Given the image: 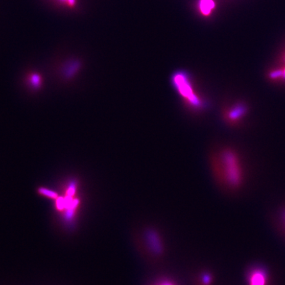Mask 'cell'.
Instances as JSON below:
<instances>
[{
	"instance_id": "6da1fadb",
	"label": "cell",
	"mask_w": 285,
	"mask_h": 285,
	"mask_svg": "<svg viewBox=\"0 0 285 285\" xmlns=\"http://www.w3.org/2000/svg\"><path fill=\"white\" fill-rule=\"evenodd\" d=\"M212 173L218 182L228 188H238L243 181V167L239 154L230 147L217 149L212 153Z\"/></svg>"
},
{
	"instance_id": "7a4b0ae2",
	"label": "cell",
	"mask_w": 285,
	"mask_h": 285,
	"mask_svg": "<svg viewBox=\"0 0 285 285\" xmlns=\"http://www.w3.org/2000/svg\"><path fill=\"white\" fill-rule=\"evenodd\" d=\"M172 85L187 109L200 113L207 109L209 103L201 93L192 75L184 71L176 72L171 78Z\"/></svg>"
},
{
	"instance_id": "3957f363",
	"label": "cell",
	"mask_w": 285,
	"mask_h": 285,
	"mask_svg": "<svg viewBox=\"0 0 285 285\" xmlns=\"http://www.w3.org/2000/svg\"><path fill=\"white\" fill-rule=\"evenodd\" d=\"M248 112V106L245 103L236 102L223 110V119L229 125L236 126L243 121Z\"/></svg>"
},
{
	"instance_id": "277c9868",
	"label": "cell",
	"mask_w": 285,
	"mask_h": 285,
	"mask_svg": "<svg viewBox=\"0 0 285 285\" xmlns=\"http://www.w3.org/2000/svg\"><path fill=\"white\" fill-rule=\"evenodd\" d=\"M48 5L63 12H75L79 10L81 0H43Z\"/></svg>"
},
{
	"instance_id": "5b68a950",
	"label": "cell",
	"mask_w": 285,
	"mask_h": 285,
	"mask_svg": "<svg viewBox=\"0 0 285 285\" xmlns=\"http://www.w3.org/2000/svg\"><path fill=\"white\" fill-rule=\"evenodd\" d=\"M249 280L250 285H266L267 275L262 269H254L250 273Z\"/></svg>"
},
{
	"instance_id": "8992f818",
	"label": "cell",
	"mask_w": 285,
	"mask_h": 285,
	"mask_svg": "<svg viewBox=\"0 0 285 285\" xmlns=\"http://www.w3.org/2000/svg\"><path fill=\"white\" fill-rule=\"evenodd\" d=\"M216 8V3L215 0H199V10L201 14L205 17L211 15Z\"/></svg>"
},
{
	"instance_id": "52a82bcc",
	"label": "cell",
	"mask_w": 285,
	"mask_h": 285,
	"mask_svg": "<svg viewBox=\"0 0 285 285\" xmlns=\"http://www.w3.org/2000/svg\"><path fill=\"white\" fill-rule=\"evenodd\" d=\"M283 75V68L271 69L268 74L269 80L273 81H281Z\"/></svg>"
},
{
	"instance_id": "ba28073f",
	"label": "cell",
	"mask_w": 285,
	"mask_h": 285,
	"mask_svg": "<svg viewBox=\"0 0 285 285\" xmlns=\"http://www.w3.org/2000/svg\"><path fill=\"white\" fill-rule=\"evenodd\" d=\"M38 192L41 195L48 197V198L52 199H57L58 198V194L56 192L53 191V190L44 188V187H40Z\"/></svg>"
},
{
	"instance_id": "9c48e42d",
	"label": "cell",
	"mask_w": 285,
	"mask_h": 285,
	"mask_svg": "<svg viewBox=\"0 0 285 285\" xmlns=\"http://www.w3.org/2000/svg\"><path fill=\"white\" fill-rule=\"evenodd\" d=\"M76 182H73L70 183L68 189H67L66 196L73 197L75 194V192H76Z\"/></svg>"
},
{
	"instance_id": "30bf717a",
	"label": "cell",
	"mask_w": 285,
	"mask_h": 285,
	"mask_svg": "<svg viewBox=\"0 0 285 285\" xmlns=\"http://www.w3.org/2000/svg\"><path fill=\"white\" fill-rule=\"evenodd\" d=\"M56 206H57L58 209L60 210V211H62V210L65 209V198H59L58 197L57 198V201H56Z\"/></svg>"
},
{
	"instance_id": "8fae6325",
	"label": "cell",
	"mask_w": 285,
	"mask_h": 285,
	"mask_svg": "<svg viewBox=\"0 0 285 285\" xmlns=\"http://www.w3.org/2000/svg\"><path fill=\"white\" fill-rule=\"evenodd\" d=\"M40 78L37 75H34L31 78V82L33 83V85H35V87H37L40 84Z\"/></svg>"
},
{
	"instance_id": "7c38bea8",
	"label": "cell",
	"mask_w": 285,
	"mask_h": 285,
	"mask_svg": "<svg viewBox=\"0 0 285 285\" xmlns=\"http://www.w3.org/2000/svg\"><path fill=\"white\" fill-rule=\"evenodd\" d=\"M281 62L282 64L285 65V53L281 56Z\"/></svg>"
},
{
	"instance_id": "4fadbf2b",
	"label": "cell",
	"mask_w": 285,
	"mask_h": 285,
	"mask_svg": "<svg viewBox=\"0 0 285 285\" xmlns=\"http://www.w3.org/2000/svg\"><path fill=\"white\" fill-rule=\"evenodd\" d=\"M282 68H283V75H282V81L285 82V65H284V67Z\"/></svg>"
},
{
	"instance_id": "5bb4252c",
	"label": "cell",
	"mask_w": 285,
	"mask_h": 285,
	"mask_svg": "<svg viewBox=\"0 0 285 285\" xmlns=\"http://www.w3.org/2000/svg\"><path fill=\"white\" fill-rule=\"evenodd\" d=\"M282 223H283L284 226L285 227V211L282 214Z\"/></svg>"
},
{
	"instance_id": "9a60e30c",
	"label": "cell",
	"mask_w": 285,
	"mask_h": 285,
	"mask_svg": "<svg viewBox=\"0 0 285 285\" xmlns=\"http://www.w3.org/2000/svg\"><path fill=\"white\" fill-rule=\"evenodd\" d=\"M164 285H171V284H164Z\"/></svg>"
}]
</instances>
